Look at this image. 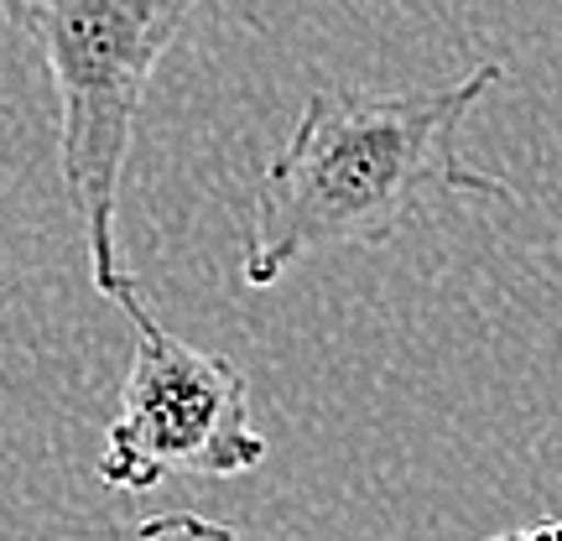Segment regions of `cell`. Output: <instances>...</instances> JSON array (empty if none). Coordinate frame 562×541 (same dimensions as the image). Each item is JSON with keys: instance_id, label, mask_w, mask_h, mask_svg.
<instances>
[{"instance_id": "cell-1", "label": "cell", "mask_w": 562, "mask_h": 541, "mask_svg": "<svg viewBox=\"0 0 562 541\" xmlns=\"http://www.w3.org/2000/svg\"><path fill=\"white\" fill-rule=\"evenodd\" d=\"M501 83V63L427 89L318 83L266 167L240 250L245 286H277L292 266L344 245H391L442 199L516 193L459 157V125Z\"/></svg>"}, {"instance_id": "cell-2", "label": "cell", "mask_w": 562, "mask_h": 541, "mask_svg": "<svg viewBox=\"0 0 562 541\" xmlns=\"http://www.w3.org/2000/svg\"><path fill=\"white\" fill-rule=\"evenodd\" d=\"M203 0H0V21L32 42L58 89V167L79 219L94 292L146 307L121 261V178L157 63Z\"/></svg>"}, {"instance_id": "cell-3", "label": "cell", "mask_w": 562, "mask_h": 541, "mask_svg": "<svg viewBox=\"0 0 562 541\" xmlns=\"http://www.w3.org/2000/svg\"><path fill=\"white\" fill-rule=\"evenodd\" d=\"M131 323L136 349L94 463L100 484L157 489L167 480H229L261 469L266 438L250 427V381L240 364L182 343L151 307H136Z\"/></svg>"}, {"instance_id": "cell-4", "label": "cell", "mask_w": 562, "mask_h": 541, "mask_svg": "<svg viewBox=\"0 0 562 541\" xmlns=\"http://www.w3.org/2000/svg\"><path fill=\"white\" fill-rule=\"evenodd\" d=\"M125 541H250V537H240L235 526L209 521V516H193V510H167V516L140 521Z\"/></svg>"}, {"instance_id": "cell-5", "label": "cell", "mask_w": 562, "mask_h": 541, "mask_svg": "<svg viewBox=\"0 0 562 541\" xmlns=\"http://www.w3.org/2000/svg\"><path fill=\"white\" fill-rule=\"evenodd\" d=\"M490 541H562V521H537V526H516V531H501Z\"/></svg>"}, {"instance_id": "cell-6", "label": "cell", "mask_w": 562, "mask_h": 541, "mask_svg": "<svg viewBox=\"0 0 562 541\" xmlns=\"http://www.w3.org/2000/svg\"><path fill=\"white\" fill-rule=\"evenodd\" d=\"M0 313H5V297H0Z\"/></svg>"}]
</instances>
